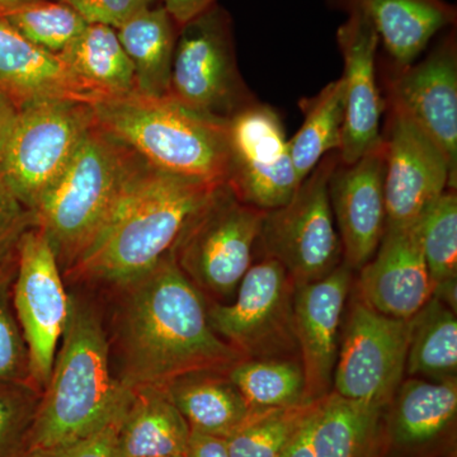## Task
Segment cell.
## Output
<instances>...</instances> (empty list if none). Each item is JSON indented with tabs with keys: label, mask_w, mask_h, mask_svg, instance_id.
<instances>
[{
	"label": "cell",
	"mask_w": 457,
	"mask_h": 457,
	"mask_svg": "<svg viewBox=\"0 0 457 457\" xmlns=\"http://www.w3.org/2000/svg\"><path fill=\"white\" fill-rule=\"evenodd\" d=\"M380 457H383V455H381Z\"/></svg>",
	"instance_id": "cell-45"
},
{
	"label": "cell",
	"mask_w": 457,
	"mask_h": 457,
	"mask_svg": "<svg viewBox=\"0 0 457 457\" xmlns=\"http://www.w3.org/2000/svg\"><path fill=\"white\" fill-rule=\"evenodd\" d=\"M305 120L288 140L297 179L303 182L324 156L339 152L345 123V84L341 79L324 87L315 97L300 102Z\"/></svg>",
	"instance_id": "cell-29"
},
{
	"label": "cell",
	"mask_w": 457,
	"mask_h": 457,
	"mask_svg": "<svg viewBox=\"0 0 457 457\" xmlns=\"http://www.w3.org/2000/svg\"><path fill=\"white\" fill-rule=\"evenodd\" d=\"M405 374L432 383L457 380L456 312L436 296L409 319Z\"/></svg>",
	"instance_id": "cell-28"
},
{
	"label": "cell",
	"mask_w": 457,
	"mask_h": 457,
	"mask_svg": "<svg viewBox=\"0 0 457 457\" xmlns=\"http://www.w3.org/2000/svg\"><path fill=\"white\" fill-rule=\"evenodd\" d=\"M338 163V152L324 156L287 204L264 213L255 252L281 263L296 287L326 278L343 262L328 191Z\"/></svg>",
	"instance_id": "cell-8"
},
{
	"label": "cell",
	"mask_w": 457,
	"mask_h": 457,
	"mask_svg": "<svg viewBox=\"0 0 457 457\" xmlns=\"http://www.w3.org/2000/svg\"><path fill=\"white\" fill-rule=\"evenodd\" d=\"M348 13L363 14L378 32L396 68L416 62L432 38L456 22V9L445 0H332Z\"/></svg>",
	"instance_id": "cell-21"
},
{
	"label": "cell",
	"mask_w": 457,
	"mask_h": 457,
	"mask_svg": "<svg viewBox=\"0 0 457 457\" xmlns=\"http://www.w3.org/2000/svg\"><path fill=\"white\" fill-rule=\"evenodd\" d=\"M385 409L328 394L319 402L312 437L315 457L383 455Z\"/></svg>",
	"instance_id": "cell-27"
},
{
	"label": "cell",
	"mask_w": 457,
	"mask_h": 457,
	"mask_svg": "<svg viewBox=\"0 0 457 457\" xmlns=\"http://www.w3.org/2000/svg\"><path fill=\"white\" fill-rule=\"evenodd\" d=\"M457 380H403L384 413L383 457L455 455Z\"/></svg>",
	"instance_id": "cell-16"
},
{
	"label": "cell",
	"mask_w": 457,
	"mask_h": 457,
	"mask_svg": "<svg viewBox=\"0 0 457 457\" xmlns=\"http://www.w3.org/2000/svg\"><path fill=\"white\" fill-rule=\"evenodd\" d=\"M8 264L0 267V383L32 384L29 350L12 303L16 270Z\"/></svg>",
	"instance_id": "cell-35"
},
{
	"label": "cell",
	"mask_w": 457,
	"mask_h": 457,
	"mask_svg": "<svg viewBox=\"0 0 457 457\" xmlns=\"http://www.w3.org/2000/svg\"><path fill=\"white\" fill-rule=\"evenodd\" d=\"M418 224L420 248L435 287L457 279V195L446 189Z\"/></svg>",
	"instance_id": "cell-32"
},
{
	"label": "cell",
	"mask_w": 457,
	"mask_h": 457,
	"mask_svg": "<svg viewBox=\"0 0 457 457\" xmlns=\"http://www.w3.org/2000/svg\"><path fill=\"white\" fill-rule=\"evenodd\" d=\"M42 393L32 384L0 383V457H23Z\"/></svg>",
	"instance_id": "cell-34"
},
{
	"label": "cell",
	"mask_w": 457,
	"mask_h": 457,
	"mask_svg": "<svg viewBox=\"0 0 457 457\" xmlns=\"http://www.w3.org/2000/svg\"><path fill=\"white\" fill-rule=\"evenodd\" d=\"M123 417V416H122ZM122 418L80 440L53 447L29 451L23 457H121L119 431Z\"/></svg>",
	"instance_id": "cell-38"
},
{
	"label": "cell",
	"mask_w": 457,
	"mask_h": 457,
	"mask_svg": "<svg viewBox=\"0 0 457 457\" xmlns=\"http://www.w3.org/2000/svg\"><path fill=\"white\" fill-rule=\"evenodd\" d=\"M26 453L80 440L125 414L132 390L111 371L110 343L93 306L69 295V317Z\"/></svg>",
	"instance_id": "cell-2"
},
{
	"label": "cell",
	"mask_w": 457,
	"mask_h": 457,
	"mask_svg": "<svg viewBox=\"0 0 457 457\" xmlns=\"http://www.w3.org/2000/svg\"><path fill=\"white\" fill-rule=\"evenodd\" d=\"M293 278L278 261L262 257L245 273L230 303H207L210 326L245 359L299 360Z\"/></svg>",
	"instance_id": "cell-10"
},
{
	"label": "cell",
	"mask_w": 457,
	"mask_h": 457,
	"mask_svg": "<svg viewBox=\"0 0 457 457\" xmlns=\"http://www.w3.org/2000/svg\"><path fill=\"white\" fill-rule=\"evenodd\" d=\"M385 144L352 164L338 165L329 179L330 207L343 249V263L359 272L374 257L385 228Z\"/></svg>",
	"instance_id": "cell-17"
},
{
	"label": "cell",
	"mask_w": 457,
	"mask_h": 457,
	"mask_svg": "<svg viewBox=\"0 0 457 457\" xmlns=\"http://www.w3.org/2000/svg\"><path fill=\"white\" fill-rule=\"evenodd\" d=\"M227 183L242 203L262 212L284 206L302 182L297 179L281 117L254 101L228 120Z\"/></svg>",
	"instance_id": "cell-13"
},
{
	"label": "cell",
	"mask_w": 457,
	"mask_h": 457,
	"mask_svg": "<svg viewBox=\"0 0 457 457\" xmlns=\"http://www.w3.org/2000/svg\"><path fill=\"white\" fill-rule=\"evenodd\" d=\"M130 57L137 92L147 97L170 96L171 64L179 26L163 5L143 9L116 29Z\"/></svg>",
	"instance_id": "cell-25"
},
{
	"label": "cell",
	"mask_w": 457,
	"mask_h": 457,
	"mask_svg": "<svg viewBox=\"0 0 457 457\" xmlns=\"http://www.w3.org/2000/svg\"><path fill=\"white\" fill-rule=\"evenodd\" d=\"M389 107L407 114L440 147L450 165L449 189L457 186V53L450 33L422 62L390 80Z\"/></svg>",
	"instance_id": "cell-15"
},
{
	"label": "cell",
	"mask_w": 457,
	"mask_h": 457,
	"mask_svg": "<svg viewBox=\"0 0 457 457\" xmlns=\"http://www.w3.org/2000/svg\"><path fill=\"white\" fill-rule=\"evenodd\" d=\"M383 139L386 227H409L449 189V162L431 137L395 108L389 107Z\"/></svg>",
	"instance_id": "cell-14"
},
{
	"label": "cell",
	"mask_w": 457,
	"mask_h": 457,
	"mask_svg": "<svg viewBox=\"0 0 457 457\" xmlns=\"http://www.w3.org/2000/svg\"><path fill=\"white\" fill-rule=\"evenodd\" d=\"M170 96L224 121L257 101L237 69L230 17L218 4L179 27Z\"/></svg>",
	"instance_id": "cell-9"
},
{
	"label": "cell",
	"mask_w": 457,
	"mask_h": 457,
	"mask_svg": "<svg viewBox=\"0 0 457 457\" xmlns=\"http://www.w3.org/2000/svg\"><path fill=\"white\" fill-rule=\"evenodd\" d=\"M264 213L221 183L189 218L171 254L207 303L233 302L253 264Z\"/></svg>",
	"instance_id": "cell-6"
},
{
	"label": "cell",
	"mask_w": 457,
	"mask_h": 457,
	"mask_svg": "<svg viewBox=\"0 0 457 457\" xmlns=\"http://www.w3.org/2000/svg\"><path fill=\"white\" fill-rule=\"evenodd\" d=\"M121 288L117 378L123 386L165 387L179 376L228 372L246 360L213 332L207 300L177 266L171 252Z\"/></svg>",
	"instance_id": "cell-1"
},
{
	"label": "cell",
	"mask_w": 457,
	"mask_h": 457,
	"mask_svg": "<svg viewBox=\"0 0 457 457\" xmlns=\"http://www.w3.org/2000/svg\"><path fill=\"white\" fill-rule=\"evenodd\" d=\"M95 123L88 102L44 98L21 104L0 155V174L29 212L62 176Z\"/></svg>",
	"instance_id": "cell-7"
},
{
	"label": "cell",
	"mask_w": 457,
	"mask_h": 457,
	"mask_svg": "<svg viewBox=\"0 0 457 457\" xmlns=\"http://www.w3.org/2000/svg\"><path fill=\"white\" fill-rule=\"evenodd\" d=\"M216 186L147 167L66 275L119 287L140 278L173 251Z\"/></svg>",
	"instance_id": "cell-3"
},
{
	"label": "cell",
	"mask_w": 457,
	"mask_h": 457,
	"mask_svg": "<svg viewBox=\"0 0 457 457\" xmlns=\"http://www.w3.org/2000/svg\"><path fill=\"white\" fill-rule=\"evenodd\" d=\"M192 431L227 438L253 409L227 372L197 371L179 376L165 386Z\"/></svg>",
	"instance_id": "cell-24"
},
{
	"label": "cell",
	"mask_w": 457,
	"mask_h": 457,
	"mask_svg": "<svg viewBox=\"0 0 457 457\" xmlns=\"http://www.w3.org/2000/svg\"><path fill=\"white\" fill-rule=\"evenodd\" d=\"M356 296L386 317L409 320L435 293L420 248L418 224L386 227L374 257L354 279Z\"/></svg>",
	"instance_id": "cell-20"
},
{
	"label": "cell",
	"mask_w": 457,
	"mask_h": 457,
	"mask_svg": "<svg viewBox=\"0 0 457 457\" xmlns=\"http://www.w3.org/2000/svg\"><path fill=\"white\" fill-rule=\"evenodd\" d=\"M345 60V123L339 161L352 164L383 146L380 129L383 102L376 79L378 32L368 18L350 12L348 20L337 32Z\"/></svg>",
	"instance_id": "cell-19"
},
{
	"label": "cell",
	"mask_w": 457,
	"mask_h": 457,
	"mask_svg": "<svg viewBox=\"0 0 457 457\" xmlns=\"http://www.w3.org/2000/svg\"><path fill=\"white\" fill-rule=\"evenodd\" d=\"M32 2H36V0H0V18H4L16 9Z\"/></svg>",
	"instance_id": "cell-43"
},
{
	"label": "cell",
	"mask_w": 457,
	"mask_h": 457,
	"mask_svg": "<svg viewBox=\"0 0 457 457\" xmlns=\"http://www.w3.org/2000/svg\"><path fill=\"white\" fill-rule=\"evenodd\" d=\"M73 8L88 25L117 29L155 0H59Z\"/></svg>",
	"instance_id": "cell-37"
},
{
	"label": "cell",
	"mask_w": 457,
	"mask_h": 457,
	"mask_svg": "<svg viewBox=\"0 0 457 457\" xmlns=\"http://www.w3.org/2000/svg\"><path fill=\"white\" fill-rule=\"evenodd\" d=\"M149 165L95 123L62 176L38 204L33 225L68 270L98 236Z\"/></svg>",
	"instance_id": "cell-5"
},
{
	"label": "cell",
	"mask_w": 457,
	"mask_h": 457,
	"mask_svg": "<svg viewBox=\"0 0 457 457\" xmlns=\"http://www.w3.org/2000/svg\"><path fill=\"white\" fill-rule=\"evenodd\" d=\"M227 374L253 411L312 403L306 394L302 361L246 359L234 365Z\"/></svg>",
	"instance_id": "cell-30"
},
{
	"label": "cell",
	"mask_w": 457,
	"mask_h": 457,
	"mask_svg": "<svg viewBox=\"0 0 457 457\" xmlns=\"http://www.w3.org/2000/svg\"><path fill=\"white\" fill-rule=\"evenodd\" d=\"M353 270L342 263L319 279L299 286L294 295V323L306 394L312 402L332 392L342 319L354 281Z\"/></svg>",
	"instance_id": "cell-18"
},
{
	"label": "cell",
	"mask_w": 457,
	"mask_h": 457,
	"mask_svg": "<svg viewBox=\"0 0 457 457\" xmlns=\"http://www.w3.org/2000/svg\"><path fill=\"white\" fill-rule=\"evenodd\" d=\"M0 90L20 106L44 98L96 102L62 57L36 46L5 18H0Z\"/></svg>",
	"instance_id": "cell-22"
},
{
	"label": "cell",
	"mask_w": 457,
	"mask_h": 457,
	"mask_svg": "<svg viewBox=\"0 0 457 457\" xmlns=\"http://www.w3.org/2000/svg\"><path fill=\"white\" fill-rule=\"evenodd\" d=\"M33 225V215L18 200L0 174V267L16 253L23 234Z\"/></svg>",
	"instance_id": "cell-36"
},
{
	"label": "cell",
	"mask_w": 457,
	"mask_h": 457,
	"mask_svg": "<svg viewBox=\"0 0 457 457\" xmlns=\"http://www.w3.org/2000/svg\"><path fill=\"white\" fill-rule=\"evenodd\" d=\"M317 402L299 407L253 411L239 428L224 438L230 457H281Z\"/></svg>",
	"instance_id": "cell-31"
},
{
	"label": "cell",
	"mask_w": 457,
	"mask_h": 457,
	"mask_svg": "<svg viewBox=\"0 0 457 457\" xmlns=\"http://www.w3.org/2000/svg\"><path fill=\"white\" fill-rule=\"evenodd\" d=\"M20 104L7 93L0 90V155L7 145L9 137L20 113Z\"/></svg>",
	"instance_id": "cell-42"
},
{
	"label": "cell",
	"mask_w": 457,
	"mask_h": 457,
	"mask_svg": "<svg viewBox=\"0 0 457 457\" xmlns=\"http://www.w3.org/2000/svg\"><path fill=\"white\" fill-rule=\"evenodd\" d=\"M59 56L96 102L137 92L134 66L111 27L88 25Z\"/></svg>",
	"instance_id": "cell-26"
},
{
	"label": "cell",
	"mask_w": 457,
	"mask_h": 457,
	"mask_svg": "<svg viewBox=\"0 0 457 457\" xmlns=\"http://www.w3.org/2000/svg\"><path fill=\"white\" fill-rule=\"evenodd\" d=\"M161 2L168 13L176 21L177 25L183 26L216 4V0H155Z\"/></svg>",
	"instance_id": "cell-40"
},
{
	"label": "cell",
	"mask_w": 457,
	"mask_h": 457,
	"mask_svg": "<svg viewBox=\"0 0 457 457\" xmlns=\"http://www.w3.org/2000/svg\"><path fill=\"white\" fill-rule=\"evenodd\" d=\"M119 431L121 457L185 456L191 428L165 387L137 386Z\"/></svg>",
	"instance_id": "cell-23"
},
{
	"label": "cell",
	"mask_w": 457,
	"mask_h": 457,
	"mask_svg": "<svg viewBox=\"0 0 457 457\" xmlns=\"http://www.w3.org/2000/svg\"><path fill=\"white\" fill-rule=\"evenodd\" d=\"M96 123L153 170L207 185L227 183L228 121L204 116L170 96L134 92L93 104Z\"/></svg>",
	"instance_id": "cell-4"
},
{
	"label": "cell",
	"mask_w": 457,
	"mask_h": 457,
	"mask_svg": "<svg viewBox=\"0 0 457 457\" xmlns=\"http://www.w3.org/2000/svg\"><path fill=\"white\" fill-rule=\"evenodd\" d=\"M409 320L386 317L354 296L341 330L332 392L386 408L404 380Z\"/></svg>",
	"instance_id": "cell-11"
},
{
	"label": "cell",
	"mask_w": 457,
	"mask_h": 457,
	"mask_svg": "<svg viewBox=\"0 0 457 457\" xmlns=\"http://www.w3.org/2000/svg\"><path fill=\"white\" fill-rule=\"evenodd\" d=\"M171 457H185V456H171Z\"/></svg>",
	"instance_id": "cell-44"
},
{
	"label": "cell",
	"mask_w": 457,
	"mask_h": 457,
	"mask_svg": "<svg viewBox=\"0 0 457 457\" xmlns=\"http://www.w3.org/2000/svg\"><path fill=\"white\" fill-rule=\"evenodd\" d=\"M185 457H230L224 438L192 431Z\"/></svg>",
	"instance_id": "cell-39"
},
{
	"label": "cell",
	"mask_w": 457,
	"mask_h": 457,
	"mask_svg": "<svg viewBox=\"0 0 457 457\" xmlns=\"http://www.w3.org/2000/svg\"><path fill=\"white\" fill-rule=\"evenodd\" d=\"M12 303L29 350L32 384L42 393L68 321L69 295L55 252L38 228H29L18 245Z\"/></svg>",
	"instance_id": "cell-12"
},
{
	"label": "cell",
	"mask_w": 457,
	"mask_h": 457,
	"mask_svg": "<svg viewBox=\"0 0 457 457\" xmlns=\"http://www.w3.org/2000/svg\"><path fill=\"white\" fill-rule=\"evenodd\" d=\"M4 18L27 40L55 55H60L88 27L73 8L59 0H36Z\"/></svg>",
	"instance_id": "cell-33"
},
{
	"label": "cell",
	"mask_w": 457,
	"mask_h": 457,
	"mask_svg": "<svg viewBox=\"0 0 457 457\" xmlns=\"http://www.w3.org/2000/svg\"><path fill=\"white\" fill-rule=\"evenodd\" d=\"M318 407L319 403L317 408L312 411L311 416L306 418L305 422L300 427L299 431L295 435L293 441L290 442L281 457H315L312 437H314Z\"/></svg>",
	"instance_id": "cell-41"
}]
</instances>
